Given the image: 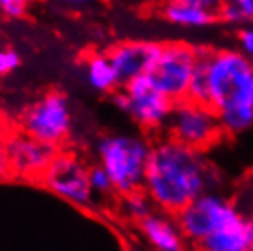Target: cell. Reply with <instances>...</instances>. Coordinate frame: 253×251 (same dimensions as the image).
Returning <instances> with one entry per match:
<instances>
[{
    "mask_svg": "<svg viewBox=\"0 0 253 251\" xmlns=\"http://www.w3.org/2000/svg\"><path fill=\"white\" fill-rule=\"evenodd\" d=\"M167 128L172 139L198 151L213 145L220 138V134H224L215 110L208 103H198L193 99L174 103Z\"/></svg>",
    "mask_w": 253,
    "mask_h": 251,
    "instance_id": "8",
    "label": "cell"
},
{
    "mask_svg": "<svg viewBox=\"0 0 253 251\" xmlns=\"http://www.w3.org/2000/svg\"><path fill=\"white\" fill-rule=\"evenodd\" d=\"M160 15L169 24L185 30H202L218 20L215 9L195 0H164L160 6Z\"/></svg>",
    "mask_w": 253,
    "mask_h": 251,
    "instance_id": "12",
    "label": "cell"
},
{
    "mask_svg": "<svg viewBox=\"0 0 253 251\" xmlns=\"http://www.w3.org/2000/svg\"><path fill=\"white\" fill-rule=\"evenodd\" d=\"M42 182L51 193L81 208L92 206L95 198L88 183V169L74 154H55L42 172Z\"/></svg>",
    "mask_w": 253,
    "mask_h": 251,
    "instance_id": "9",
    "label": "cell"
},
{
    "mask_svg": "<svg viewBox=\"0 0 253 251\" xmlns=\"http://www.w3.org/2000/svg\"><path fill=\"white\" fill-rule=\"evenodd\" d=\"M6 151L9 169L24 176L42 174L53 160V156L57 154L55 147L42 143V141L28 136L26 132L7 138Z\"/></svg>",
    "mask_w": 253,
    "mask_h": 251,
    "instance_id": "10",
    "label": "cell"
},
{
    "mask_svg": "<svg viewBox=\"0 0 253 251\" xmlns=\"http://www.w3.org/2000/svg\"><path fill=\"white\" fill-rule=\"evenodd\" d=\"M215 182V170L202 151L172 138L162 139L151 149L143 191L165 213H180L189 202L211 191Z\"/></svg>",
    "mask_w": 253,
    "mask_h": 251,
    "instance_id": "1",
    "label": "cell"
},
{
    "mask_svg": "<svg viewBox=\"0 0 253 251\" xmlns=\"http://www.w3.org/2000/svg\"><path fill=\"white\" fill-rule=\"evenodd\" d=\"M208 105L216 112L224 134L239 136L253 128V61L241 50H206Z\"/></svg>",
    "mask_w": 253,
    "mask_h": 251,
    "instance_id": "2",
    "label": "cell"
},
{
    "mask_svg": "<svg viewBox=\"0 0 253 251\" xmlns=\"http://www.w3.org/2000/svg\"><path fill=\"white\" fill-rule=\"evenodd\" d=\"M139 227L145 235L147 242L156 251H184L185 237L180 231L178 222H172L165 214L154 213L147 214L139 220Z\"/></svg>",
    "mask_w": 253,
    "mask_h": 251,
    "instance_id": "13",
    "label": "cell"
},
{
    "mask_svg": "<svg viewBox=\"0 0 253 251\" xmlns=\"http://www.w3.org/2000/svg\"><path fill=\"white\" fill-rule=\"evenodd\" d=\"M242 216L244 214L235 208L233 202L218 193L208 191L176 213V222L185 239L198 246L213 231Z\"/></svg>",
    "mask_w": 253,
    "mask_h": 251,
    "instance_id": "7",
    "label": "cell"
},
{
    "mask_svg": "<svg viewBox=\"0 0 253 251\" xmlns=\"http://www.w3.org/2000/svg\"><path fill=\"white\" fill-rule=\"evenodd\" d=\"M195 2H198V4H202V6L206 7H211V9H215V11H218V7L226 2V0H195Z\"/></svg>",
    "mask_w": 253,
    "mask_h": 251,
    "instance_id": "24",
    "label": "cell"
},
{
    "mask_svg": "<svg viewBox=\"0 0 253 251\" xmlns=\"http://www.w3.org/2000/svg\"><path fill=\"white\" fill-rule=\"evenodd\" d=\"M59 4H63L66 7H84V6H90V4H94L95 0H55Z\"/></svg>",
    "mask_w": 253,
    "mask_h": 251,
    "instance_id": "23",
    "label": "cell"
},
{
    "mask_svg": "<svg viewBox=\"0 0 253 251\" xmlns=\"http://www.w3.org/2000/svg\"><path fill=\"white\" fill-rule=\"evenodd\" d=\"M162 44L152 41H123L107 51L121 86L134 77L145 76L158 55Z\"/></svg>",
    "mask_w": 253,
    "mask_h": 251,
    "instance_id": "11",
    "label": "cell"
},
{
    "mask_svg": "<svg viewBox=\"0 0 253 251\" xmlns=\"http://www.w3.org/2000/svg\"><path fill=\"white\" fill-rule=\"evenodd\" d=\"M30 7V0H0V15L6 19H22Z\"/></svg>",
    "mask_w": 253,
    "mask_h": 251,
    "instance_id": "20",
    "label": "cell"
},
{
    "mask_svg": "<svg viewBox=\"0 0 253 251\" xmlns=\"http://www.w3.org/2000/svg\"><path fill=\"white\" fill-rule=\"evenodd\" d=\"M7 172H11V169H9V162H7L6 138L0 134V178H4Z\"/></svg>",
    "mask_w": 253,
    "mask_h": 251,
    "instance_id": "22",
    "label": "cell"
},
{
    "mask_svg": "<svg viewBox=\"0 0 253 251\" xmlns=\"http://www.w3.org/2000/svg\"><path fill=\"white\" fill-rule=\"evenodd\" d=\"M88 183L90 189L95 196H107L110 193H114V185H112V180L101 165H95V167H90L88 169Z\"/></svg>",
    "mask_w": 253,
    "mask_h": 251,
    "instance_id": "18",
    "label": "cell"
},
{
    "mask_svg": "<svg viewBox=\"0 0 253 251\" xmlns=\"http://www.w3.org/2000/svg\"><path fill=\"white\" fill-rule=\"evenodd\" d=\"M84 77H86L88 86L99 94H114L121 86V81L112 66V61L105 51H94V53L86 55Z\"/></svg>",
    "mask_w": 253,
    "mask_h": 251,
    "instance_id": "15",
    "label": "cell"
},
{
    "mask_svg": "<svg viewBox=\"0 0 253 251\" xmlns=\"http://www.w3.org/2000/svg\"><path fill=\"white\" fill-rule=\"evenodd\" d=\"M151 149L147 139L134 134H108L99 139L97 160L110 176L116 193L125 196L143 189Z\"/></svg>",
    "mask_w": 253,
    "mask_h": 251,
    "instance_id": "3",
    "label": "cell"
},
{
    "mask_svg": "<svg viewBox=\"0 0 253 251\" xmlns=\"http://www.w3.org/2000/svg\"><path fill=\"white\" fill-rule=\"evenodd\" d=\"M200 251H253V233L246 216L213 231L198 244Z\"/></svg>",
    "mask_w": 253,
    "mask_h": 251,
    "instance_id": "14",
    "label": "cell"
},
{
    "mask_svg": "<svg viewBox=\"0 0 253 251\" xmlns=\"http://www.w3.org/2000/svg\"><path fill=\"white\" fill-rule=\"evenodd\" d=\"M20 123L28 136L57 149L66 141L74 125L68 97L57 90L46 92L22 112Z\"/></svg>",
    "mask_w": 253,
    "mask_h": 251,
    "instance_id": "6",
    "label": "cell"
},
{
    "mask_svg": "<svg viewBox=\"0 0 253 251\" xmlns=\"http://www.w3.org/2000/svg\"><path fill=\"white\" fill-rule=\"evenodd\" d=\"M114 105L141 128L158 130L167 126L174 101L162 94L147 76H139L116 90Z\"/></svg>",
    "mask_w": 253,
    "mask_h": 251,
    "instance_id": "5",
    "label": "cell"
},
{
    "mask_svg": "<svg viewBox=\"0 0 253 251\" xmlns=\"http://www.w3.org/2000/svg\"><path fill=\"white\" fill-rule=\"evenodd\" d=\"M200 51V46H191L189 42L182 41L162 44L158 55L145 76L162 94L174 103L187 99Z\"/></svg>",
    "mask_w": 253,
    "mask_h": 251,
    "instance_id": "4",
    "label": "cell"
},
{
    "mask_svg": "<svg viewBox=\"0 0 253 251\" xmlns=\"http://www.w3.org/2000/svg\"><path fill=\"white\" fill-rule=\"evenodd\" d=\"M237 46H239L237 50H241L248 59L253 61V22L239 28V32H237Z\"/></svg>",
    "mask_w": 253,
    "mask_h": 251,
    "instance_id": "21",
    "label": "cell"
},
{
    "mask_svg": "<svg viewBox=\"0 0 253 251\" xmlns=\"http://www.w3.org/2000/svg\"><path fill=\"white\" fill-rule=\"evenodd\" d=\"M152 204L151 198L147 196V193L143 189L139 191H134L130 195H125V211L126 214L134 220H143L147 214L152 213Z\"/></svg>",
    "mask_w": 253,
    "mask_h": 251,
    "instance_id": "17",
    "label": "cell"
},
{
    "mask_svg": "<svg viewBox=\"0 0 253 251\" xmlns=\"http://www.w3.org/2000/svg\"><path fill=\"white\" fill-rule=\"evenodd\" d=\"M218 20L229 26H244L253 22V0H226L218 7Z\"/></svg>",
    "mask_w": 253,
    "mask_h": 251,
    "instance_id": "16",
    "label": "cell"
},
{
    "mask_svg": "<svg viewBox=\"0 0 253 251\" xmlns=\"http://www.w3.org/2000/svg\"><path fill=\"white\" fill-rule=\"evenodd\" d=\"M0 37H2V20H0Z\"/></svg>",
    "mask_w": 253,
    "mask_h": 251,
    "instance_id": "25",
    "label": "cell"
},
{
    "mask_svg": "<svg viewBox=\"0 0 253 251\" xmlns=\"http://www.w3.org/2000/svg\"><path fill=\"white\" fill-rule=\"evenodd\" d=\"M20 53L15 48L0 46V77L9 76L20 66Z\"/></svg>",
    "mask_w": 253,
    "mask_h": 251,
    "instance_id": "19",
    "label": "cell"
}]
</instances>
